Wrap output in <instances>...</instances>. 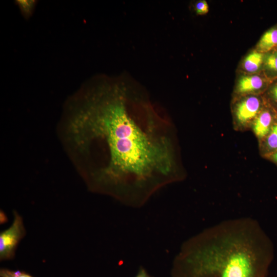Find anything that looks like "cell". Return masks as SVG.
Returning a JSON list of instances; mask_svg holds the SVG:
<instances>
[{"mask_svg": "<svg viewBox=\"0 0 277 277\" xmlns=\"http://www.w3.org/2000/svg\"><path fill=\"white\" fill-rule=\"evenodd\" d=\"M264 68L268 75L267 77L271 81L277 78V51L268 52L264 55Z\"/></svg>", "mask_w": 277, "mask_h": 277, "instance_id": "cell-10", "label": "cell"}, {"mask_svg": "<svg viewBox=\"0 0 277 277\" xmlns=\"http://www.w3.org/2000/svg\"><path fill=\"white\" fill-rule=\"evenodd\" d=\"M277 47V27L267 31L261 37L258 44V51L268 53Z\"/></svg>", "mask_w": 277, "mask_h": 277, "instance_id": "cell-8", "label": "cell"}, {"mask_svg": "<svg viewBox=\"0 0 277 277\" xmlns=\"http://www.w3.org/2000/svg\"><path fill=\"white\" fill-rule=\"evenodd\" d=\"M276 51H277V50H276Z\"/></svg>", "mask_w": 277, "mask_h": 277, "instance_id": "cell-18", "label": "cell"}, {"mask_svg": "<svg viewBox=\"0 0 277 277\" xmlns=\"http://www.w3.org/2000/svg\"><path fill=\"white\" fill-rule=\"evenodd\" d=\"M274 255L272 242L250 217L226 220L185 242L171 277H266Z\"/></svg>", "mask_w": 277, "mask_h": 277, "instance_id": "cell-2", "label": "cell"}, {"mask_svg": "<svg viewBox=\"0 0 277 277\" xmlns=\"http://www.w3.org/2000/svg\"><path fill=\"white\" fill-rule=\"evenodd\" d=\"M194 8L196 13L200 15L206 14L209 11L208 4L204 0L197 2L195 4Z\"/></svg>", "mask_w": 277, "mask_h": 277, "instance_id": "cell-14", "label": "cell"}, {"mask_svg": "<svg viewBox=\"0 0 277 277\" xmlns=\"http://www.w3.org/2000/svg\"><path fill=\"white\" fill-rule=\"evenodd\" d=\"M260 153L267 159L277 151V119L266 136L259 143Z\"/></svg>", "mask_w": 277, "mask_h": 277, "instance_id": "cell-7", "label": "cell"}, {"mask_svg": "<svg viewBox=\"0 0 277 277\" xmlns=\"http://www.w3.org/2000/svg\"><path fill=\"white\" fill-rule=\"evenodd\" d=\"M7 216L6 215V214H5V213L1 210V220H0V221H1V224H3L5 222H7Z\"/></svg>", "mask_w": 277, "mask_h": 277, "instance_id": "cell-17", "label": "cell"}, {"mask_svg": "<svg viewBox=\"0 0 277 277\" xmlns=\"http://www.w3.org/2000/svg\"><path fill=\"white\" fill-rule=\"evenodd\" d=\"M265 104L261 95L236 97L232 108L233 129L238 131L250 130L254 120Z\"/></svg>", "mask_w": 277, "mask_h": 277, "instance_id": "cell-3", "label": "cell"}, {"mask_svg": "<svg viewBox=\"0 0 277 277\" xmlns=\"http://www.w3.org/2000/svg\"><path fill=\"white\" fill-rule=\"evenodd\" d=\"M273 81L259 75H246L238 82L235 93L236 97L248 95H261L264 93Z\"/></svg>", "mask_w": 277, "mask_h": 277, "instance_id": "cell-5", "label": "cell"}, {"mask_svg": "<svg viewBox=\"0 0 277 277\" xmlns=\"http://www.w3.org/2000/svg\"><path fill=\"white\" fill-rule=\"evenodd\" d=\"M15 4L18 7L23 17L28 19L33 14L37 1L34 0H17L15 1Z\"/></svg>", "mask_w": 277, "mask_h": 277, "instance_id": "cell-12", "label": "cell"}, {"mask_svg": "<svg viewBox=\"0 0 277 277\" xmlns=\"http://www.w3.org/2000/svg\"><path fill=\"white\" fill-rule=\"evenodd\" d=\"M13 221L11 225L0 232V260H12L21 240L26 235V230L22 217L13 212Z\"/></svg>", "mask_w": 277, "mask_h": 277, "instance_id": "cell-4", "label": "cell"}, {"mask_svg": "<svg viewBox=\"0 0 277 277\" xmlns=\"http://www.w3.org/2000/svg\"><path fill=\"white\" fill-rule=\"evenodd\" d=\"M0 277H34L30 274L22 270H12L3 268L0 269Z\"/></svg>", "mask_w": 277, "mask_h": 277, "instance_id": "cell-13", "label": "cell"}, {"mask_svg": "<svg viewBox=\"0 0 277 277\" xmlns=\"http://www.w3.org/2000/svg\"><path fill=\"white\" fill-rule=\"evenodd\" d=\"M263 96L266 102L277 112V78L271 83Z\"/></svg>", "mask_w": 277, "mask_h": 277, "instance_id": "cell-11", "label": "cell"}, {"mask_svg": "<svg viewBox=\"0 0 277 277\" xmlns=\"http://www.w3.org/2000/svg\"><path fill=\"white\" fill-rule=\"evenodd\" d=\"M267 159L269 160L274 163L277 165V151L273 152L269 156H268Z\"/></svg>", "mask_w": 277, "mask_h": 277, "instance_id": "cell-16", "label": "cell"}, {"mask_svg": "<svg viewBox=\"0 0 277 277\" xmlns=\"http://www.w3.org/2000/svg\"><path fill=\"white\" fill-rule=\"evenodd\" d=\"M264 58V53L258 51H252L245 57L243 62V67L248 72H255L263 64Z\"/></svg>", "mask_w": 277, "mask_h": 277, "instance_id": "cell-9", "label": "cell"}, {"mask_svg": "<svg viewBox=\"0 0 277 277\" xmlns=\"http://www.w3.org/2000/svg\"><path fill=\"white\" fill-rule=\"evenodd\" d=\"M276 119L277 112L266 102L250 128L256 137L258 143L262 141L268 134Z\"/></svg>", "mask_w": 277, "mask_h": 277, "instance_id": "cell-6", "label": "cell"}, {"mask_svg": "<svg viewBox=\"0 0 277 277\" xmlns=\"http://www.w3.org/2000/svg\"><path fill=\"white\" fill-rule=\"evenodd\" d=\"M124 92L110 87L87 91L68 129L75 145L96 161L90 188L140 206L184 174L171 124L148 104L133 105Z\"/></svg>", "mask_w": 277, "mask_h": 277, "instance_id": "cell-1", "label": "cell"}, {"mask_svg": "<svg viewBox=\"0 0 277 277\" xmlns=\"http://www.w3.org/2000/svg\"><path fill=\"white\" fill-rule=\"evenodd\" d=\"M134 277H153L151 275L147 270L143 266L139 267Z\"/></svg>", "mask_w": 277, "mask_h": 277, "instance_id": "cell-15", "label": "cell"}]
</instances>
